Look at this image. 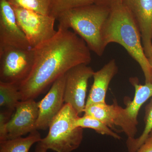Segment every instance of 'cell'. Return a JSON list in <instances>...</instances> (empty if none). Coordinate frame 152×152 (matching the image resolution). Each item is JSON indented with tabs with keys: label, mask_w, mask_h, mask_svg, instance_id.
Segmentation results:
<instances>
[{
	"label": "cell",
	"mask_w": 152,
	"mask_h": 152,
	"mask_svg": "<svg viewBox=\"0 0 152 152\" xmlns=\"http://www.w3.org/2000/svg\"><path fill=\"white\" fill-rule=\"evenodd\" d=\"M65 74L57 79L42 99L38 102L39 116L37 129L49 128L54 118L62 108L64 99Z\"/></svg>",
	"instance_id": "obj_11"
},
{
	"label": "cell",
	"mask_w": 152,
	"mask_h": 152,
	"mask_svg": "<svg viewBox=\"0 0 152 152\" xmlns=\"http://www.w3.org/2000/svg\"><path fill=\"white\" fill-rule=\"evenodd\" d=\"M145 112V127L142 134L137 138H128L127 140V147L129 152H137L152 132V98L146 107Z\"/></svg>",
	"instance_id": "obj_17"
},
{
	"label": "cell",
	"mask_w": 152,
	"mask_h": 152,
	"mask_svg": "<svg viewBox=\"0 0 152 152\" xmlns=\"http://www.w3.org/2000/svg\"><path fill=\"white\" fill-rule=\"evenodd\" d=\"M34 58L33 48H0V82L19 86L30 75Z\"/></svg>",
	"instance_id": "obj_5"
},
{
	"label": "cell",
	"mask_w": 152,
	"mask_h": 152,
	"mask_svg": "<svg viewBox=\"0 0 152 152\" xmlns=\"http://www.w3.org/2000/svg\"><path fill=\"white\" fill-rule=\"evenodd\" d=\"M15 111L7 125V140L21 137L37 130L38 102L34 99L20 101Z\"/></svg>",
	"instance_id": "obj_10"
},
{
	"label": "cell",
	"mask_w": 152,
	"mask_h": 152,
	"mask_svg": "<svg viewBox=\"0 0 152 152\" xmlns=\"http://www.w3.org/2000/svg\"><path fill=\"white\" fill-rule=\"evenodd\" d=\"M31 48L19 27L15 10L7 0H0V48Z\"/></svg>",
	"instance_id": "obj_8"
},
{
	"label": "cell",
	"mask_w": 152,
	"mask_h": 152,
	"mask_svg": "<svg viewBox=\"0 0 152 152\" xmlns=\"http://www.w3.org/2000/svg\"><path fill=\"white\" fill-rule=\"evenodd\" d=\"M104 39L106 46L111 43H116L124 47L138 63L143 72L146 83H152L151 67L144 52L140 30L123 3L110 9Z\"/></svg>",
	"instance_id": "obj_2"
},
{
	"label": "cell",
	"mask_w": 152,
	"mask_h": 152,
	"mask_svg": "<svg viewBox=\"0 0 152 152\" xmlns=\"http://www.w3.org/2000/svg\"><path fill=\"white\" fill-rule=\"evenodd\" d=\"M34 62L30 75L19 86L20 101L34 99L72 68L88 65L91 50L83 40L70 29L58 27L56 34L33 48Z\"/></svg>",
	"instance_id": "obj_1"
},
{
	"label": "cell",
	"mask_w": 152,
	"mask_h": 152,
	"mask_svg": "<svg viewBox=\"0 0 152 152\" xmlns=\"http://www.w3.org/2000/svg\"><path fill=\"white\" fill-rule=\"evenodd\" d=\"M20 101L18 86L0 82V106L12 113Z\"/></svg>",
	"instance_id": "obj_16"
},
{
	"label": "cell",
	"mask_w": 152,
	"mask_h": 152,
	"mask_svg": "<svg viewBox=\"0 0 152 152\" xmlns=\"http://www.w3.org/2000/svg\"><path fill=\"white\" fill-rule=\"evenodd\" d=\"M17 22L32 48L53 37L56 34V19L35 11L13 7Z\"/></svg>",
	"instance_id": "obj_6"
},
{
	"label": "cell",
	"mask_w": 152,
	"mask_h": 152,
	"mask_svg": "<svg viewBox=\"0 0 152 152\" xmlns=\"http://www.w3.org/2000/svg\"><path fill=\"white\" fill-rule=\"evenodd\" d=\"M42 139L39 133L36 130L26 137L8 139L0 142V152H29L32 146Z\"/></svg>",
	"instance_id": "obj_15"
},
{
	"label": "cell",
	"mask_w": 152,
	"mask_h": 152,
	"mask_svg": "<svg viewBox=\"0 0 152 152\" xmlns=\"http://www.w3.org/2000/svg\"><path fill=\"white\" fill-rule=\"evenodd\" d=\"M138 27L145 54L152 56V0H123Z\"/></svg>",
	"instance_id": "obj_12"
},
{
	"label": "cell",
	"mask_w": 152,
	"mask_h": 152,
	"mask_svg": "<svg viewBox=\"0 0 152 152\" xmlns=\"http://www.w3.org/2000/svg\"><path fill=\"white\" fill-rule=\"evenodd\" d=\"M136 152H152V136H149Z\"/></svg>",
	"instance_id": "obj_23"
},
{
	"label": "cell",
	"mask_w": 152,
	"mask_h": 152,
	"mask_svg": "<svg viewBox=\"0 0 152 152\" xmlns=\"http://www.w3.org/2000/svg\"><path fill=\"white\" fill-rule=\"evenodd\" d=\"M94 1L96 4L110 9L123 3V0H94Z\"/></svg>",
	"instance_id": "obj_22"
},
{
	"label": "cell",
	"mask_w": 152,
	"mask_h": 152,
	"mask_svg": "<svg viewBox=\"0 0 152 152\" xmlns=\"http://www.w3.org/2000/svg\"><path fill=\"white\" fill-rule=\"evenodd\" d=\"M122 108L116 103L93 104L86 106L84 112L85 115L96 118L113 129L118 126Z\"/></svg>",
	"instance_id": "obj_14"
},
{
	"label": "cell",
	"mask_w": 152,
	"mask_h": 152,
	"mask_svg": "<svg viewBox=\"0 0 152 152\" xmlns=\"http://www.w3.org/2000/svg\"><path fill=\"white\" fill-rule=\"evenodd\" d=\"M69 104H65L52 121L48 134L39 142L47 150L71 152L77 149L83 137V128L76 126L79 117Z\"/></svg>",
	"instance_id": "obj_4"
},
{
	"label": "cell",
	"mask_w": 152,
	"mask_h": 152,
	"mask_svg": "<svg viewBox=\"0 0 152 152\" xmlns=\"http://www.w3.org/2000/svg\"><path fill=\"white\" fill-rule=\"evenodd\" d=\"M12 112L1 111L0 113V142L7 140V125L10 119Z\"/></svg>",
	"instance_id": "obj_21"
},
{
	"label": "cell",
	"mask_w": 152,
	"mask_h": 152,
	"mask_svg": "<svg viewBox=\"0 0 152 152\" xmlns=\"http://www.w3.org/2000/svg\"><path fill=\"white\" fill-rule=\"evenodd\" d=\"M13 7L22 8L50 15L52 0H7Z\"/></svg>",
	"instance_id": "obj_20"
},
{
	"label": "cell",
	"mask_w": 152,
	"mask_h": 152,
	"mask_svg": "<svg viewBox=\"0 0 152 152\" xmlns=\"http://www.w3.org/2000/svg\"><path fill=\"white\" fill-rule=\"evenodd\" d=\"M48 150L42 145V144L39 142L37 143L34 152H47Z\"/></svg>",
	"instance_id": "obj_24"
},
{
	"label": "cell",
	"mask_w": 152,
	"mask_h": 152,
	"mask_svg": "<svg viewBox=\"0 0 152 152\" xmlns=\"http://www.w3.org/2000/svg\"><path fill=\"white\" fill-rule=\"evenodd\" d=\"M149 61V63L150 65H151V67L152 71V56L150 58H148Z\"/></svg>",
	"instance_id": "obj_25"
},
{
	"label": "cell",
	"mask_w": 152,
	"mask_h": 152,
	"mask_svg": "<svg viewBox=\"0 0 152 152\" xmlns=\"http://www.w3.org/2000/svg\"><path fill=\"white\" fill-rule=\"evenodd\" d=\"M130 81L135 88V95L125 108L122 109L118 126L126 135L128 138H135L137 129L138 115L142 106L152 97V83L141 85L137 79L131 78Z\"/></svg>",
	"instance_id": "obj_9"
},
{
	"label": "cell",
	"mask_w": 152,
	"mask_h": 152,
	"mask_svg": "<svg viewBox=\"0 0 152 152\" xmlns=\"http://www.w3.org/2000/svg\"><path fill=\"white\" fill-rule=\"evenodd\" d=\"M150 136H152V132H151V134H150Z\"/></svg>",
	"instance_id": "obj_26"
},
{
	"label": "cell",
	"mask_w": 152,
	"mask_h": 152,
	"mask_svg": "<svg viewBox=\"0 0 152 152\" xmlns=\"http://www.w3.org/2000/svg\"><path fill=\"white\" fill-rule=\"evenodd\" d=\"M93 4L94 0H52L50 15L57 20L66 11Z\"/></svg>",
	"instance_id": "obj_19"
},
{
	"label": "cell",
	"mask_w": 152,
	"mask_h": 152,
	"mask_svg": "<svg viewBox=\"0 0 152 152\" xmlns=\"http://www.w3.org/2000/svg\"><path fill=\"white\" fill-rule=\"evenodd\" d=\"M118 71L115 61L113 59L100 69L94 72L93 76L94 82L87 99L86 106L105 103L106 95L109 85Z\"/></svg>",
	"instance_id": "obj_13"
},
{
	"label": "cell",
	"mask_w": 152,
	"mask_h": 152,
	"mask_svg": "<svg viewBox=\"0 0 152 152\" xmlns=\"http://www.w3.org/2000/svg\"><path fill=\"white\" fill-rule=\"evenodd\" d=\"M75 125L77 127L92 129L99 134L109 136L117 140L121 139L119 135L112 130L111 129L105 124L100 120L90 116L84 115L83 116L79 117L76 120Z\"/></svg>",
	"instance_id": "obj_18"
},
{
	"label": "cell",
	"mask_w": 152,
	"mask_h": 152,
	"mask_svg": "<svg viewBox=\"0 0 152 152\" xmlns=\"http://www.w3.org/2000/svg\"><path fill=\"white\" fill-rule=\"evenodd\" d=\"M94 71L88 65H79L65 74L64 99L80 115L84 112L88 82Z\"/></svg>",
	"instance_id": "obj_7"
},
{
	"label": "cell",
	"mask_w": 152,
	"mask_h": 152,
	"mask_svg": "<svg viewBox=\"0 0 152 152\" xmlns=\"http://www.w3.org/2000/svg\"><path fill=\"white\" fill-rule=\"evenodd\" d=\"M110 13V9L95 4L76 8L58 17V27L73 30L91 51L101 56L107 47L104 33Z\"/></svg>",
	"instance_id": "obj_3"
}]
</instances>
